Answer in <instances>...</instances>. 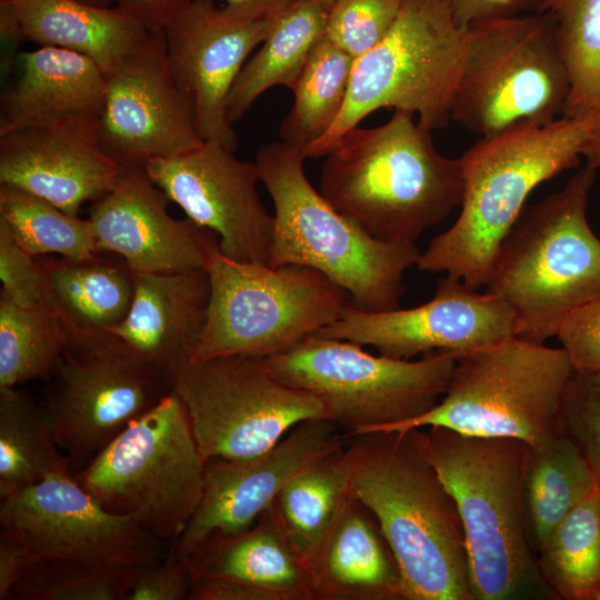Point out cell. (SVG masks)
Instances as JSON below:
<instances>
[{"label":"cell","mask_w":600,"mask_h":600,"mask_svg":"<svg viewBox=\"0 0 600 600\" xmlns=\"http://www.w3.org/2000/svg\"><path fill=\"white\" fill-rule=\"evenodd\" d=\"M354 496L400 568L407 600H472L463 526L421 428L373 430L346 443Z\"/></svg>","instance_id":"6da1fadb"},{"label":"cell","mask_w":600,"mask_h":600,"mask_svg":"<svg viewBox=\"0 0 600 600\" xmlns=\"http://www.w3.org/2000/svg\"><path fill=\"white\" fill-rule=\"evenodd\" d=\"M413 113L346 132L326 156L320 193L373 237L411 241L461 204L460 158L443 157Z\"/></svg>","instance_id":"7a4b0ae2"},{"label":"cell","mask_w":600,"mask_h":600,"mask_svg":"<svg viewBox=\"0 0 600 600\" xmlns=\"http://www.w3.org/2000/svg\"><path fill=\"white\" fill-rule=\"evenodd\" d=\"M587 118L562 116L482 137L460 158L461 211L456 222L420 253L419 271L460 278L474 289L488 284L500 247L532 190L579 164Z\"/></svg>","instance_id":"3957f363"},{"label":"cell","mask_w":600,"mask_h":600,"mask_svg":"<svg viewBox=\"0 0 600 600\" xmlns=\"http://www.w3.org/2000/svg\"><path fill=\"white\" fill-rule=\"evenodd\" d=\"M427 450L463 526L472 600L558 599L523 527L521 483L529 446L428 427Z\"/></svg>","instance_id":"277c9868"},{"label":"cell","mask_w":600,"mask_h":600,"mask_svg":"<svg viewBox=\"0 0 600 600\" xmlns=\"http://www.w3.org/2000/svg\"><path fill=\"white\" fill-rule=\"evenodd\" d=\"M304 159L282 141L256 153L260 181L274 206L269 266L312 268L366 310L399 308L402 278L420 256L414 242L378 239L339 212L307 178Z\"/></svg>","instance_id":"5b68a950"},{"label":"cell","mask_w":600,"mask_h":600,"mask_svg":"<svg viewBox=\"0 0 600 600\" xmlns=\"http://www.w3.org/2000/svg\"><path fill=\"white\" fill-rule=\"evenodd\" d=\"M596 169L522 211L494 260L487 291L511 308L516 337L543 343L579 307L600 298V239L587 207Z\"/></svg>","instance_id":"8992f818"},{"label":"cell","mask_w":600,"mask_h":600,"mask_svg":"<svg viewBox=\"0 0 600 600\" xmlns=\"http://www.w3.org/2000/svg\"><path fill=\"white\" fill-rule=\"evenodd\" d=\"M462 30L451 120L482 138L563 113L570 84L549 13L481 20Z\"/></svg>","instance_id":"52a82bcc"},{"label":"cell","mask_w":600,"mask_h":600,"mask_svg":"<svg viewBox=\"0 0 600 600\" xmlns=\"http://www.w3.org/2000/svg\"><path fill=\"white\" fill-rule=\"evenodd\" d=\"M573 373L563 348L513 336L460 353L434 408L381 430L438 426L467 436L541 446L563 432L561 404Z\"/></svg>","instance_id":"ba28073f"},{"label":"cell","mask_w":600,"mask_h":600,"mask_svg":"<svg viewBox=\"0 0 600 600\" xmlns=\"http://www.w3.org/2000/svg\"><path fill=\"white\" fill-rule=\"evenodd\" d=\"M459 353L418 360L373 356L348 340L312 334L262 359L281 381L312 393L347 438L420 417L444 396Z\"/></svg>","instance_id":"9c48e42d"},{"label":"cell","mask_w":600,"mask_h":600,"mask_svg":"<svg viewBox=\"0 0 600 600\" xmlns=\"http://www.w3.org/2000/svg\"><path fill=\"white\" fill-rule=\"evenodd\" d=\"M204 464L171 389L73 477L106 510L173 544L201 500Z\"/></svg>","instance_id":"30bf717a"},{"label":"cell","mask_w":600,"mask_h":600,"mask_svg":"<svg viewBox=\"0 0 600 600\" xmlns=\"http://www.w3.org/2000/svg\"><path fill=\"white\" fill-rule=\"evenodd\" d=\"M206 270L207 321L190 362L284 352L334 322L348 306V292L309 267L240 262L218 248Z\"/></svg>","instance_id":"8fae6325"},{"label":"cell","mask_w":600,"mask_h":600,"mask_svg":"<svg viewBox=\"0 0 600 600\" xmlns=\"http://www.w3.org/2000/svg\"><path fill=\"white\" fill-rule=\"evenodd\" d=\"M462 31L444 0H403L383 40L354 60L341 112L303 157H326L380 108L417 114L430 131L446 127L461 67Z\"/></svg>","instance_id":"7c38bea8"},{"label":"cell","mask_w":600,"mask_h":600,"mask_svg":"<svg viewBox=\"0 0 600 600\" xmlns=\"http://www.w3.org/2000/svg\"><path fill=\"white\" fill-rule=\"evenodd\" d=\"M171 387L107 330L70 333L41 406L72 476Z\"/></svg>","instance_id":"4fadbf2b"},{"label":"cell","mask_w":600,"mask_h":600,"mask_svg":"<svg viewBox=\"0 0 600 600\" xmlns=\"http://www.w3.org/2000/svg\"><path fill=\"white\" fill-rule=\"evenodd\" d=\"M172 390L187 409L204 462L261 454L297 424L329 419L317 397L274 377L261 359L246 356L190 362Z\"/></svg>","instance_id":"5bb4252c"},{"label":"cell","mask_w":600,"mask_h":600,"mask_svg":"<svg viewBox=\"0 0 600 600\" xmlns=\"http://www.w3.org/2000/svg\"><path fill=\"white\" fill-rule=\"evenodd\" d=\"M0 527L22 540L36 560L139 568L167 556L164 541L106 510L72 474L49 477L1 498Z\"/></svg>","instance_id":"9a60e30c"},{"label":"cell","mask_w":600,"mask_h":600,"mask_svg":"<svg viewBox=\"0 0 600 600\" xmlns=\"http://www.w3.org/2000/svg\"><path fill=\"white\" fill-rule=\"evenodd\" d=\"M107 76L98 124L103 151L126 169L199 147L192 99L170 70L163 30L153 31Z\"/></svg>","instance_id":"2e32d148"},{"label":"cell","mask_w":600,"mask_h":600,"mask_svg":"<svg viewBox=\"0 0 600 600\" xmlns=\"http://www.w3.org/2000/svg\"><path fill=\"white\" fill-rule=\"evenodd\" d=\"M477 290L446 274L433 297L421 306L370 311L348 304L334 322L316 334L371 346L380 354L399 359L438 350L460 354L516 336L508 303Z\"/></svg>","instance_id":"e0dca14e"},{"label":"cell","mask_w":600,"mask_h":600,"mask_svg":"<svg viewBox=\"0 0 600 600\" xmlns=\"http://www.w3.org/2000/svg\"><path fill=\"white\" fill-rule=\"evenodd\" d=\"M143 169L189 219L217 234L224 256L269 264L274 217L259 197L256 162L204 140L186 153L152 159Z\"/></svg>","instance_id":"ac0fdd59"},{"label":"cell","mask_w":600,"mask_h":600,"mask_svg":"<svg viewBox=\"0 0 600 600\" xmlns=\"http://www.w3.org/2000/svg\"><path fill=\"white\" fill-rule=\"evenodd\" d=\"M278 17L192 0L163 29L172 76L193 101L202 140L236 151L237 133L226 118L230 89L250 52L264 41Z\"/></svg>","instance_id":"d6986e66"},{"label":"cell","mask_w":600,"mask_h":600,"mask_svg":"<svg viewBox=\"0 0 600 600\" xmlns=\"http://www.w3.org/2000/svg\"><path fill=\"white\" fill-rule=\"evenodd\" d=\"M347 439L330 419H314L297 424L261 454L208 460L201 500L170 548L187 556L211 534L249 528L294 476L342 448Z\"/></svg>","instance_id":"ffe728a7"},{"label":"cell","mask_w":600,"mask_h":600,"mask_svg":"<svg viewBox=\"0 0 600 600\" xmlns=\"http://www.w3.org/2000/svg\"><path fill=\"white\" fill-rule=\"evenodd\" d=\"M169 201L144 169H127L90 209L88 219L99 249L120 256L134 272L206 269L219 248L217 234L188 217H171Z\"/></svg>","instance_id":"44dd1931"},{"label":"cell","mask_w":600,"mask_h":600,"mask_svg":"<svg viewBox=\"0 0 600 600\" xmlns=\"http://www.w3.org/2000/svg\"><path fill=\"white\" fill-rule=\"evenodd\" d=\"M98 124L74 120L0 134V184L78 216L84 202L108 194L127 170L101 148Z\"/></svg>","instance_id":"7402d4cb"},{"label":"cell","mask_w":600,"mask_h":600,"mask_svg":"<svg viewBox=\"0 0 600 600\" xmlns=\"http://www.w3.org/2000/svg\"><path fill=\"white\" fill-rule=\"evenodd\" d=\"M186 558L193 577L188 600H316L310 567L272 506L249 528L211 534Z\"/></svg>","instance_id":"603a6c76"},{"label":"cell","mask_w":600,"mask_h":600,"mask_svg":"<svg viewBox=\"0 0 600 600\" xmlns=\"http://www.w3.org/2000/svg\"><path fill=\"white\" fill-rule=\"evenodd\" d=\"M131 277L133 297L128 314L106 330L172 389L190 363L206 326L209 274L206 269H196L172 273L131 271Z\"/></svg>","instance_id":"cb8c5ba5"},{"label":"cell","mask_w":600,"mask_h":600,"mask_svg":"<svg viewBox=\"0 0 600 600\" xmlns=\"http://www.w3.org/2000/svg\"><path fill=\"white\" fill-rule=\"evenodd\" d=\"M18 62V78L0 98V134L74 120H100L107 76L92 59L41 46L19 53Z\"/></svg>","instance_id":"d4e9b609"},{"label":"cell","mask_w":600,"mask_h":600,"mask_svg":"<svg viewBox=\"0 0 600 600\" xmlns=\"http://www.w3.org/2000/svg\"><path fill=\"white\" fill-rule=\"evenodd\" d=\"M153 31L118 7L77 0H0L2 41L68 49L112 72Z\"/></svg>","instance_id":"484cf974"},{"label":"cell","mask_w":600,"mask_h":600,"mask_svg":"<svg viewBox=\"0 0 600 600\" xmlns=\"http://www.w3.org/2000/svg\"><path fill=\"white\" fill-rule=\"evenodd\" d=\"M310 570L316 600H407L400 568L379 522L354 493Z\"/></svg>","instance_id":"4316f807"},{"label":"cell","mask_w":600,"mask_h":600,"mask_svg":"<svg viewBox=\"0 0 600 600\" xmlns=\"http://www.w3.org/2000/svg\"><path fill=\"white\" fill-rule=\"evenodd\" d=\"M42 301L66 323L69 333H89L119 324L133 297L131 271L100 259L36 257Z\"/></svg>","instance_id":"83f0119b"},{"label":"cell","mask_w":600,"mask_h":600,"mask_svg":"<svg viewBox=\"0 0 600 600\" xmlns=\"http://www.w3.org/2000/svg\"><path fill=\"white\" fill-rule=\"evenodd\" d=\"M329 11L297 0L276 20L262 47L246 61L226 101V118L237 122L268 89H293L310 54L326 36Z\"/></svg>","instance_id":"f1b7e54d"},{"label":"cell","mask_w":600,"mask_h":600,"mask_svg":"<svg viewBox=\"0 0 600 600\" xmlns=\"http://www.w3.org/2000/svg\"><path fill=\"white\" fill-rule=\"evenodd\" d=\"M596 489L588 462L566 433L529 447L521 510L524 532L536 556L559 522Z\"/></svg>","instance_id":"f546056e"},{"label":"cell","mask_w":600,"mask_h":600,"mask_svg":"<svg viewBox=\"0 0 600 600\" xmlns=\"http://www.w3.org/2000/svg\"><path fill=\"white\" fill-rule=\"evenodd\" d=\"M352 494L351 463L344 444L294 476L271 504L309 567Z\"/></svg>","instance_id":"4dcf8cb0"},{"label":"cell","mask_w":600,"mask_h":600,"mask_svg":"<svg viewBox=\"0 0 600 600\" xmlns=\"http://www.w3.org/2000/svg\"><path fill=\"white\" fill-rule=\"evenodd\" d=\"M58 474L72 473L41 402L18 387L1 388L0 498Z\"/></svg>","instance_id":"1f68e13d"},{"label":"cell","mask_w":600,"mask_h":600,"mask_svg":"<svg viewBox=\"0 0 600 600\" xmlns=\"http://www.w3.org/2000/svg\"><path fill=\"white\" fill-rule=\"evenodd\" d=\"M540 572L558 599L600 596V489L572 509L537 554Z\"/></svg>","instance_id":"d6a6232c"},{"label":"cell","mask_w":600,"mask_h":600,"mask_svg":"<svg viewBox=\"0 0 600 600\" xmlns=\"http://www.w3.org/2000/svg\"><path fill=\"white\" fill-rule=\"evenodd\" d=\"M354 58L326 36L310 54L293 89V104L280 124L286 144L303 151L323 137L344 104Z\"/></svg>","instance_id":"836d02e7"},{"label":"cell","mask_w":600,"mask_h":600,"mask_svg":"<svg viewBox=\"0 0 600 600\" xmlns=\"http://www.w3.org/2000/svg\"><path fill=\"white\" fill-rule=\"evenodd\" d=\"M70 333L43 301L20 307L0 296V389L53 374Z\"/></svg>","instance_id":"e575fe53"},{"label":"cell","mask_w":600,"mask_h":600,"mask_svg":"<svg viewBox=\"0 0 600 600\" xmlns=\"http://www.w3.org/2000/svg\"><path fill=\"white\" fill-rule=\"evenodd\" d=\"M554 22L570 90L562 116L600 112V0H544Z\"/></svg>","instance_id":"d590c367"},{"label":"cell","mask_w":600,"mask_h":600,"mask_svg":"<svg viewBox=\"0 0 600 600\" xmlns=\"http://www.w3.org/2000/svg\"><path fill=\"white\" fill-rule=\"evenodd\" d=\"M0 220L33 257L83 260L100 251L91 222L19 188L0 184Z\"/></svg>","instance_id":"8d00e7d4"},{"label":"cell","mask_w":600,"mask_h":600,"mask_svg":"<svg viewBox=\"0 0 600 600\" xmlns=\"http://www.w3.org/2000/svg\"><path fill=\"white\" fill-rule=\"evenodd\" d=\"M139 568L58 558L38 559L13 587L9 599L127 600Z\"/></svg>","instance_id":"74e56055"},{"label":"cell","mask_w":600,"mask_h":600,"mask_svg":"<svg viewBox=\"0 0 600 600\" xmlns=\"http://www.w3.org/2000/svg\"><path fill=\"white\" fill-rule=\"evenodd\" d=\"M403 0H337L328 13L326 37L354 59L388 34Z\"/></svg>","instance_id":"f35d334b"},{"label":"cell","mask_w":600,"mask_h":600,"mask_svg":"<svg viewBox=\"0 0 600 600\" xmlns=\"http://www.w3.org/2000/svg\"><path fill=\"white\" fill-rule=\"evenodd\" d=\"M561 427L588 462L600 489V372L573 373L561 404Z\"/></svg>","instance_id":"ab89813d"},{"label":"cell","mask_w":600,"mask_h":600,"mask_svg":"<svg viewBox=\"0 0 600 600\" xmlns=\"http://www.w3.org/2000/svg\"><path fill=\"white\" fill-rule=\"evenodd\" d=\"M0 296L20 307L42 301V281L36 257L26 251L0 220Z\"/></svg>","instance_id":"60d3db41"},{"label":"cell","mask_w":600,"mask_h":600,"mask_svg":"<svg viewBox=\"0 0 600 600\" xmlns=\"http://www.w3.org/2000/svg\"><path fill=\"white\" fill-rule=\"evenodd\" d=\"M556 337L574 372H600V298L573 310Z\"/></svg>","instance_id":"b9f144b4"},{"label":"cell","mask_w":600,"mask_h":600,"mask_svg":"<svg viewBox=\"0 0 600 600\" xmlns=\"http://www.w3.org/2000/svg\"><path fill=\"white\" fill-rule=\"evenodd\" d=\"M192 584L186 556L170 548L161 561L136 571L127 600H188Z\"/></svg>","instance_id":"7bdbcfd3"},{"label":"cell","mask_w":600,"mask_h":600,"mask_svg":"<svg viewBox=\"0 0 600 600\" xmlns=\"http://www.w3.org/2000/svg\"><path fill=\"white\" fill-rule=\"evenodd\" d=\"M544 0H444L460 28L489 19L539 11Z\"/></svg>","instance_id":"ee69618b"},{"label":"cell","mask_w":600,"mask_h":600,"mask_svg":"<svg viewBox=\"0 0 600 600\" xmlns=\"http://www.w3.org/2000/svg\"><path fill=\"white\" fill-rule=\"evenodd\" d=\"M34 561L22 540L9 530L0 529V600H9L13 587Z\"/></svg>","instance_id":"f6af8a7d"},{"label":"cell","mask_w":600,"mask_h":600,"mask_svg":"<svg viewBox=\"0 0 600 600\" xmlns=\"http://www.w3.org/2000/svg\"><path fill=\"white\" fill-rule=\"evenodd\" d=\"M192 0H113L149 31H161Z\"/></svg>","instance_id":"bcb514c9"},{"label":"cell","mask_w":600,"mask_h":600,"mask_svg":"<svg viewBox=\"0 0 600 600\" xmlns=\"http://www.w3.org/2000/svg\"><path fill=\"white\" fill-rule=\"evenodd\" d=\"M214 1V0H211ZM226 6L252 11L267 17H279L297 0H223Z\"/></svg>","instance_id":"7dc6e473"},{"label":"cell","mask_w":600,"mask_h":600,"mask_svg":"<svg viewBox=\"0 0 600 600\" xmlns=\"http://www.w3.org/2000/svg\"><path fill=\"white\" fill-rule=\"evenodd\" d=\"M584 118L589 121V128L581 156L587 159V166L597 170L600 168V112Z\"/></svg>","instance_id":"c3c4849f"},{"label":"cell","mask_w":600,"mask_h":600,"mask_svg":"<svg viewBox=\"0 0 600 600\" xmlns=\"http://www.w3.org/2000/svg\"><path fill=\"white\" fill-rule=\"evenodd\" d=\"M77 1L86 3V4H90L94 7H103V8L111 7V3L113 2V0H77Z\"/></svg>","instance_id":"681fc988"},{"label":"cell","mask_w":600,"mask_h":600,"mask_svg":"<svg viewBox=\"0 0 600 600\" xmlns=\"http://www.w3.org/2000/svg\"><path fill=\"white\" fill-rule=\"evenodd\" d=\"M310 1L323 7L324 9L329 11L337 0H310Z\"/></svg>","instance_id":"f907efd6"},{"label":"cell","mask_w":600,"mask_h":600,"mask_svg":"<svg viewBox=\"0 0 600 600\" xmlns=\"http://www.w3.org/2000/svg\"><path fill=\"white\" fill-rule=\"evenodd\" d=\"M598 600H600V596H599Z\"/></svg>","instance_id":"816d5d0a"}]
</instances>
